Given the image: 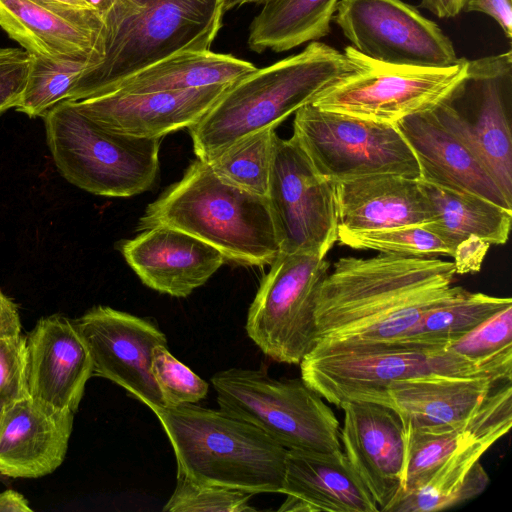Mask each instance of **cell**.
<instances>
[{"instance_id":"9","label":"cell","mask_w":512,"mask_h":512,"mask_svg":"<svg viewBox=\"0 0 512 512\" xmlns=\"http://www.w3.org/2000/svg\"><path fill=\"white\" fill-rule=\"evenodd\" d=\"M344 53L353 71L318 94L311 104L387 124L435 109L465 78L468 65L465 58L443 68L388 64L352 46Z\"/></svg>"},{"instance_id":"18","label":"cell","mask_w":512,"mask_h":512,"mask_svg":"<svg viewBox=\"0 0 512 512\" xmlns=\"http://www.w3.org/2000/svg\"><path fill=\"white\" fill-rule=\"evenodd\" d=\"M229 85L146 93L112 91L75 103L105 129L138 138H162L197 123Z\"/></svg>"},{"instance_id":"33","label":"cell","mask_w":512,"mask_h":512,"mask_svg":"<svg viewBox=\"0 0 512 512\" xmlns=\"http://www.w3.org/2000/svg\"><path fill=\"white\" fill-rule=\"evenodd\" d=\"M90 61H52L31 56L26 85L17 111L29 117L43 116L68 95Z\"/></svg>"},{"instance_id":"39","label":"cell","mask_w":512,"mask_h":512,"mask_svg":"<svg viewBox=\"0 0 512 512\" xmlns=\"http://www.w3.org/2000/svg\"><path fill=\"white\" fill-rule=\"evenodd\" d=\"M489 247L488 243L476 237H470L462 241L455 248L452 256L456 274L479 271Z\"/></svg>"},{"instance_id":"2","label":"cell","mask_w":512,"mask_h":512,"mask_svg":"<svg viewBox=\"0 0 512 512\" xmlns=\"http://www.w3.org/2000/svg\"><path fill=\"white\" fill-rule=\"evenodd\" d=\"M100 60L67 100L113 91L133 74L183 51L210 50L225 13L223 0H100Z\"/></svg>"},{"instance_id":"3","label":"cell","mask_w":512,"mask_h":512,"mask_svg":"<svg viewBox=\"0 0 512 512\" xmlns=\"http://www.w3.org/2000/svg\"><path fill=\"white\" fill-rule=\"evenodd\" d=\"M353 71L345 53L311 41L299 53L230 84L189 134L197 158L208 161L240 139L276 128Z\"/></svg>"},{"instance_id":"20","label":"cell","mask_w":512,"mask_h":512,"mask_svg":"<svg viewBox=\"0 0 512 512\" xmlns=\"http://www.w3.org/2000/svg\"><path fill=\"white\" fill-rule=\"evenodd\" d=\"M118 249L143 284L178 298L204 285L226 261L209 244L164 226L141 230Z\"/></svg>"},{"instance_id":"15","label":"cell","mask_w":512,"mask_h":512,"mask_svg":"<svg viewBox=\"0 0 512 512\" xmlns=\"http://www.w3.org/2000/svg\"><path fill=\"white\" fill-rule=\"evenodd\" d=\"M73 323L90 354L93 375L124 388L152 411L165 407L151 360L154 348L167 345V339L155 323L104 305Z\"/></svg>"},{"instance_id":"44","label":"cell","mask_w":512,"mask_h":512,"mask_svg":"<svg viewBox=\"0 0 512 512\" xmlns=\"http://www.w3.org/2000/svg\"><path fill=\"white\" fill-rule=\"evenodd\" d=\"M45 4L65 9V10H76V11H86V10H96L92 7L86 0H38ZM98 11V10H96Z\"/></svg>"},{"instance_id":"12","label":"cell","mask_w":512,"mask_h":512,"mask_svg":"<svg viewBox=\"0 0 512 512\" xmlns=\"http://www.w3.org/2000/svg\"><path fill=\"white\" fill-rule=\"evenodd\" d=\"M266 197L280 252L325 258L338 240L335 183L315 170L294 137H275Z\"/></svg>"},{"instance_id":"47","label":"cell","mask_w":512,"mask_h":512,"mask_svg":"<svg viewBox=\"0 0 512 512\" xmlns=\"http://www.w3.org/2000/svg\"><path fill=\"white\" fill-rule=\"evenodd\" d=\"M5 477L3 475L0 474V483L2 482V480L4 479Z\"/></svg>"},{"instance_id":"45","label":"cell","mask_w":512,"mask_h":512,"mask_svg":"<svg viewBox=\"0 0 512 512\" xmlns=\"http://www.w3.org/2000/svg\"><path fill=\"white\" fill-rule=\"evenodd\" d=\"M272 0H223L224 11L231 10L236 7H240L245 4H260L264 5Z\"/></svg>"},{"instance_id":"5","label":"cell","mask_w":512,"mask_h":512,"mask_svg":"<svg viewBox=\"0 0 512 512\" xmlns=\"http://www.w3.org/2000/svg\"><path fill=\"white\" fill-rule=\"evenodd\" d=\"M153 412L174 450L177 471L199 483L281 493L287 449L255 425L195 404Z\"/></svg>"},{"instance_id":"16","label":"cell","mask_w":512,"mask_h":512,"mask_svg":"<svg viewBox=\"0 0 512 512\" xmlns=\"http://www.w3.org/2000/svg\"><path fill=\"white\" fill-rule=\"evenodd\" d=\"M344 410L341 446L350 464L386 512L402 489L406 455L403 422L398 413L379 403L350 401Z\"/></svg>"},{"instance_id":"32","label":"cell","mask_w":512,"mask_h":512,"mask_svg":"<svg viewBox=\"0 0 512 512\" xmlns=\"http://www.w3.org/2000/svg\"><path fill=\"white\" fill-rule=\"evenodd\" d=\"M338 240L352 249L403 257L453 256L451 248L424 225L376 230L338 228Z\"/></svg>"},{"instance_id":"26","label":"cell","mask_w":512,"mask_h":512,"mask_svg":"<svg viewBox=\"0 0 512 512\" xmlns=\"http://www.w3.org/2000/svg\"><path fill=\"white\" fill-rule=\"evenodd\" d=\"M420 181L434 209V220L424 226L453 253L462 241L470 237L479 238L489 245L507 242L512 210L473 193Z\"/></svg>"},{"instance_id":"8","label":"cell","mask_w":512,"mask_h":512,"mask_svg":"<svg viewBox=\"0 0 512 512\" xmlns=\"http://www.w3.org/2000/svg\"><path fill=\"white\" fill-rule=\"evenodd\" d=\"M220 409L266 433L287 450H342L339 421L303 379H274L265 371L231 368L211 378Z\"/></svg>"},{"instance_id":"34","label":"cell","mask_w":512,"mask_h":512,"mask_svg":"<svg viewBox=\"0 0 512 512\" xmlns=\"http://www.w3.org/2000/svg\"><path fill=\"white\" fill-rule=\"evenodd\" d=\"M447 348L472 362H512V305L451 342Z\"/></svg>"},{"instance_id":"1","label":"cell","mask_w":512,"mask_h":512,"mask_svg":"<svg viewBox=\"0 0 512 512\" xmlns=\"http://www.w3.org/2000/svg\"><path fill=\"white\" fill-rule=\"evenodd\" d=\"M453 262L379 253L343 257L316 299L317 344L401 338L429 309L466 290L453 286Z\"/></svg>"},{"instance_id":"27","label":"cell","mask_w":512,"mask_h":512,"mask_svg":"<svg viewBox=\"0 0 512 512\" xmlns=\"http://www.w3.org/2000/svg\"><path fill=\"white\" fill-rule=\"evenodd\" d=\"M255 69L252 63L232 55L210 50L183 51L133 74L113 91L146 93L226 85Z\"/></svg>"},{"instance_id":"40","label":"cell","mask_w":512,"mask_h":512,"mask_svg":"<svg viewBox=\"0 0 512 512\" xmlns=\"http://www.w3.org/2000/svg\"><path fill=\"white\" fill-rule=\"evenodd\" d=\"M465 12H480L493 18L505 36L512 38V0H466Z\"/></svg>"},{"instance_id":"19","label":"cell","mask_w":512,"mask_h":512,"mask_svg":"<svg viewBox=\"0 0 512 512\" xmlns=\"http://www.w3.org/2000/svg\"><path fill=\"white\" fill-rule=\"evenodd\" d=\"M29 396L53 409L76 412L92 374L88 349L73 320L39 319L26 336Z\"/></svg>"},{"instance_id":"35","label":"cell","mask_w":512,"mask_h":512,"mask_svg":"<svg viewBox=\"0 0 512 512\" xmlns=\"http://www.w3.org/2000/svg\"><path fill=\"white\" fill-rule=\"evenodd\" d=\"M253 493L196 482L177 471L174 492L163 507L164 512H247Z\"/></svg>"},{"instance_id":"23","label":"cell","mask_w":512,"mask_h":512,"mask_svg":"<svg viewBox=\"0 0 512 512\" xmlns=\"http://www.w3.org/2000/svg\"><path fill=\"white\" fill-rule=\"evenodd\" d=\"M411 148L419 179L441 187L482 196L512 210L510 203L472 147L446 127L434 110L395 123Z\"/></svg>"},{"instance_id":"6","label":"cell","mask_w":512,"mask_h":512,"mask_svg":"<svg viewBox=\"0 0 512 512\" xmlns=\"http://www.w3.org/2000/svg\"><path fill=\"white\" fill-rule=\"evenodd\" d=\"M303 381L341 407L367 401L395 382L429 376L512 379V362L478 364L447 347L410 341L316 345L300 362Z\"/></svg>"},{"instance_id":"46","label":"cell","mask_w":512,"mask_h":512,"mask_svg":"<svg viewBox=\"0 0 512 512\" xmlns=\"http://www.w3.org/2000/svg\"><path fill=\"white\" fill-rule=\"evenodd\" d=\"M2 410H3V405H0V417H1V414H2Z\"/></svg>"},{"instance_id":"13","label":"cell","mask_w":512,"mask_h":512,"mask_svg":"<svg viewBox=\"0 0 512 512\" xmlns=\"http://www.w3.org/2000/svg\"><path fill=\"white\" fill-rule=\"evenodd\" d=\"M511 88V50L468 60L466 76L450 98L472 114V121L449 99L433 109L446 127L472 147L510 203L512 139L507 108Z\"/></svg>"},{"instance_id":"24","label":"cell","mask_w":512,"mask_h":512,"mask_svg":"<svg viewBox=\"0 0 512 512\" xmlns=\"http://www.w3.org/2000/svg\"><path fill=\"white\" fill-rule=\"evenodd\" d=\"M280 512H379L343 450H287Z\"/></svg>"},{"instance_id":"4","label":"cell","mask_w":512,"mask_h":512,"mask_svg":"<svg viewBox=\"0 0 512 512\" xmlns=\"http://www.w3.org/2000/svg\"><path fill=\"white\" fill-rule=\"evenodd\" d=\"M157 226L187 233L239 265H270L280 253L267 197L223 181L197 157L147 206L138 230Z\"/></svg>"},{"instance_id":"31","label":"cell","mask_w":512,"mask_h":512,"mask_svg":"<svg viewBox=\"0 0 512 512\" xmlns=\"http://www.w3.org/2000/svg\"><path fill=\"white\" fill-rule=\"evenodd\" d=\"M276 135L275 128L263 129L205 162L223 181L266 197Z\"/></svg>"},{"instance_id":"28","label":"cell","mask_w":512,"mask_h":512,"mask_svg":"<svg viewBox=\"0 0 512 512\" xmlns=\"http://www.w3.org/2000/svg\"><path fill=\"white\" fill-rule=\"evenodd\" d=\"M495 442L480 440L455 453L425 483L400 492L386 512H435L480 495L489 484L480 459Z\"/></svg>"},{"instance_id":"17","label":"cell","mask_w":512,"mask_h":512,"mask_svg":"<svg viewBox=\"0 0 512 512\" xmlns=\"http://www.w3.org/2000/svg\"><path fill=\"white\" fill-rule=\"evenodd\" d=\"M512 379L429 376L393 383L364 402L386 405L404 428L441 431L469 425Z\"/></svg>"},{"instance_id":"14","label":"cell","mask_w":512,"mask_h":512,"mask_svg":"<svg viewBox=\"0 0 512 512\" xmlns=\"http://www.w3.org/2000/svg\"><path fill=\"white\" fill-rule=\"evenodd\" d=\"M333 21L355 50L380 62L443 68L461 60L441 28L402 0H339Z\"/></svg>"},{"instance_id":"29","label":"cell","mask_w":512,"mask_h":512,"mask_svg":"<svg viewBox=\"0 0 512 512\" xmlns=\"http://www.w3.org/2000/svg\"><path fill=\"white\" fill-rule=\"evenodd\" d=\"M338 2L272 0L262 5L249 27V48L257 53L284 52L327 36Z\"/></svg>"},{"instance_id":"11","label":"cell","mask_w":512,"mask_h":512,"mask_svg":"<svg viewBox=\"0 0 512 512\" xmlns=\"http://www.w3.org/2000/svg\"><path fill=\"white\" fill-rule=\"evenodd\" d=\"M251 303L245 329L276 362L300 364L317 344L316 299L330 263L310 253L280 252Z\"/></svg>"},{"instance_id":"36","label":"cell","mask_w":512,"mask_h":512,"mask_svg":"<svg viewBox=\"0 0 512 512\" xmlns=\"http://www.w3.org/2000/svg\"><path fill=\"white\" fill-rule=\"evenodd\" d=\"M151 372L165 407L196 404L207 396L208 383L174 357L167 345L154 348Z\"/></svg>"},{"instance_id":"22","label":"cell","mask_w":512,"mask_h":512,"mask_svg":"<svg viewBox=\"0 0 512 512\" xmlns=\"http://www.w3.org/2000/svg\"><path fill=\"white\" fill-rule=\"evenodd\" d=\"M74 412L57 410L30 396L3 406L0 417V474L33 479L64 461Z\"/></svg>"},{"instance_id":"41","label":"cell","mask_w":512,"mask_h":512,"mask_svg":"<svg viewBox=\"0 0 512 512\" xmlns=\"http://www.w3.org/2000/svg\"><path fill=\"white\" fill-rule=\"evenodd\" d=\"M17 305L0 290V343L21 335Z\"/></svg>"},{"instance_id":"43","label":"cell","mask_w":512,"mask_h":512,"mask_svg":"<svg viewBox=\"0 0 512 512\" xmlns=\"http://www.w3.org/2000/svg\"><path fill=\"white\" fill-rule=\"evenodd\" d=\"M27 499L19 492L7 489L0 492V512H31Z\"/></svg>"},{"instance_id":"10","label":"cell","mask_w":512,"mask_h":512,"mask_svg":"<svg viewBox=\"0 0 512 512\" xmlns=\"http://www.w3.org/2000/svg\"><path fill=\"white\" fill-rule=\"evenodd\" d=\"M292 137L315 170L334 183L375 174L420 177L417 160L395 124L309 103L295 112Z\"/></svg>"},{"instance_id":"38","label":"cell","mask_w":512,"mask_h":512,"mask_svg":"<svg viewBox=\"0 0 512 512\" xmlns=\"http://www.w3.org/2000/svg\"><path fill=\"white\" fill-rule=\"evenodd\" d=\"M31 55L22 48H0V115L16 108L21 100Z\"/></svg>"},{"instance_id":"21","label":"cell","mask_w":512,"mask_h":512,"mask_svg":"<svg viewBox=\"0 0 512 512\" xmlns=\"http://www.w3.org/2000/svg\"><path fill=\"white\" fill-rule=\"evenodd\" d=\"M0 27L31 56L52 61L100 60L99 11L65 10L38 0H0Z\"/></svg>"},{"instance_id":"30","label":"cell","mask_w":512,"mask_h":512,"mask_svg":"<svg viewBox=\"0 0 512 512\" xmlns=\"http://www.w3.org/2000/svg\"><path fill=\"white\" fill-rule=\"evenodd\" d=\"M512 305V299L465 291L429 309L399 341L447 347L497 312Z\"/></svg>"},{"instance_id":"7","label":"cell","mask_w":512,"mask_h":512,"mask_svg":"<svg viewBox=\"0 0 512 512\" xmlns=\"http://www.w3.org/2000/svg\"><path fill=\"white\" fill-rule=\"evenodd\" d=\"M47 144L60 174L95 195L131 197L149 190L159 174L162 138L105 129L63 100L43 114Z\"/></svg>"},{"instance_id":"37","label":"cell","mask_w":512,"mask_h":512,"mask_svg":"<svg viewBox=\"0 0 512 512\" xmlns=\"http://www.w3.org/2000/svg\"><path fill=\"white\" fill-rule=\"evenodd\" d=\"M29 397L27 347L22 334L0 343V405Z\"/></svg>"},{"instance_id":"42","label":"cell","mask_w":512,"mask_h":512,"mask_svg":"<svg viewBox=\"0 0 512 512\" xmlns=\"http://www.w3.org/2000/svg\"><path fill=\"white\" fill-rule=\"evenodd\" d=\"M466 0H421L420 6L439 18H454L464 9Z\"/></svg>"},{"instance_id":"25","label":"cell","mask_w":512,"mask_h":512,"mask_svg":"<svg viewBox=\"0 0 512 512\" xmlns=\"http://www.w3.org/2000/svg\"><path fill=\"white\" fill-rule=\"evenodd\" d=\"M338 228L376 230L426 225L433 206L421 181L397 174H375L335 183Z\"/></svg>"}]
</instances>
